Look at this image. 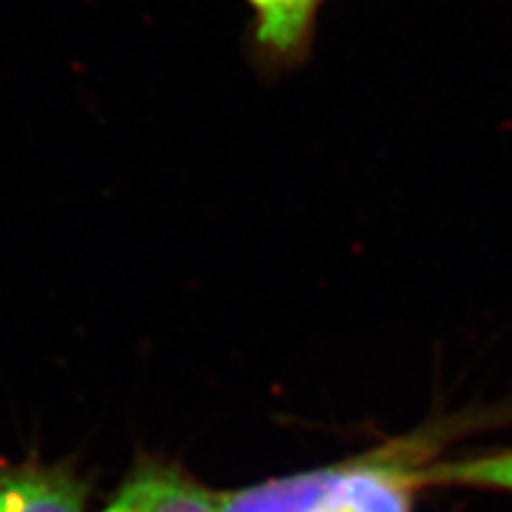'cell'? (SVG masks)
I'll list each match as a JSON object with an SVG mask.
<instances>
[{
    "mask_svg": "<svg viewBox=\"0 0 512 512\" xmlns=\"http://www.w3.org/2000/svg\"><path fill=\"white\" fill-rule=\"evenodd\" d=\"M439 434L401 437L356 458L306 472L304 512H413L418 475L434 460Z\"/></svg>",
    "mask_w": 512,
    "mask_h": 512,
    "instance_id": "6da1fadb",
    "label": "cell"
},
{
    "mask_svg": "<svg viewBox=\"0 0 512 512\" xmlns=\"http://www.w3.org/2000/svg\"><path fill=\"white\" fill-rule=\"evenodd\" d=\"M102 512H219L207 489L174 460L140 456Z\"/></svg>",
    "mask_w": 512,
    "mask_h": 512,
    "instance_id": "7a4b0ae2",
    "label": "cell"
},
{
    "mask_svg": "<svg viewBox=\"0 0 512 512\" xmlns=\"http://www.w3.org/2000/svg\"><path fill=\"white\" fill-rule=\"evenodd\" d=\"M252 48L268 72L299 67L311 53L325 0H247Z\"/></svg>",
    "mask_w": 512,
    "mask_h": 512,
    "instance_id": "3957f363",
    "label": "cell"
},
{
    "mask_svg": "<svg viewBox=\"0 0 512 512\" xmlns=\"http://www.w3.org/2000/svg\"><path fill=\"white\" fill-rule=\"evenodd\" d=\"M3 512H88V479L67 463H27L3 472Z\"/></svg>",
    "mask_w": 512,
    "mask_h": 512,
    "instance_id": "277c9868",
    "label": "cell"
},
{
    "mask_svg": "<svg viewBox=\"0 0 512 512\" xmlns=\"http://www.w3.org/2000/svg\"><path fill=\"white\" fill-rule=\"evenodd\" d=\"M425 489H475L512 494V446L465 458H434L418 475Z\"/></svg>",
    "mask_w": 512,
    "mask_h": 512,
    "instance_id": "5b68a950",
    "label": "cell"
},
{
    "mask_svg": "<svg viewBox=\"0 0 512 512\" xmlns=\"http://www.w3.org/2000/svg\"><path fill=\"white\" fill-rule=\"evenodd\" d=\"M3 494H5V489H3V475H0V512H3Z\"/></svg>",
    "mask_w": 512,
    "mask_h": 512,
    "instance_id": "8992f818",
    "label": "cell"
}]
</instances>
